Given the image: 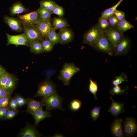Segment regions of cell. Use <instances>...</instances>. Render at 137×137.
Instances as JSON below:
<instances>
[{
	"label": "cell",
	"mask_w": 137,
	"mask_h": 137,
	"mask_svg": "<svg viewBox=\"0 0 137 137\" xmlns=\"http://www.w3.org/2000/svg\"><path fill=\"white\" fill-rule=\"evenodd\" d=\"M122 119L117 118L112 124L110 130L112 134L114 136L116 137H122L124 136L122 129Z\"/></svg>",
	"instance_id": "9a60e30c"
},
{
	"label": "cell",
	"mask_w": 137,
	"mask_h": 137,
	"mask_svg": "<svg viewBox=\"0 0 137 137\" xmlns=\"http://www.w3.org/2000/svg\"><path fill=\"white\" fill-rule=\"evenodd\" d=\"M59 37V43L64 45L72 42L74 37V34L71 28L67 27L60 29L58 33Z\"/></svg>",
	"instance_id": "30bf717a"
},
{
	"label": "cell",
	"mask_w": 137,
	"mask_h": 137,
	"mask_svg": "<svg viewBox=\"0 0 137 137\" xmlns=\"http://www.w3.org/2000/svg\"><path fill=\"white\" fill-rule=\"evenodd\" d=\"M81 102L80 100L74 99L71 102L70 105V109L73 111H76L79 110L81 108Z\"/></svg>",
	"instance_id": "836d02e7"
},
{
	"label": "cell",
	"mask_w": 137,
	"mask_h": 137,
	"mask_svg": "<svg viewBox=\"0 0 137 137\" xmlns=\"http://www.w3.org/2000/svg\"><path fill=\"white\" fill-rule=\"evenodd\" d=\"M17 82V79L13 75L9 74V76L5 85V89L11 94L15 89Z\"/></svg>",
	"instance_id": "44dd1931"
},
{
	"label": "cell",
	"mask_w": 137,
	"mask_h": 137,
	"mask_svg": "<svg viewBox=\"0 0 137 137\" xmlns=\"http://www.w3.org/2000/svg\"><path fill=\"white\" fill-rule=\"evenodd\" d=\"M53 137H64L63 135L61 133L56 134Z\"/></svg>",
	"instance_id": "7dc6e473"
},
{
	"label": "cell",
	"mask_w": 137,
	"mask_h": 137,
	"mask_svg": "<svg viewBox=\"0 0 137 137\" xmlns=\"http://www.w3.org/2000/svg\"><path fill=\"white\" fill-rule=\"evenodd\" d=\"M105 32L108 38L115 47L124 36L123 33L122 32L116 25L111 27Z\"/></svg>",
	"instance_id": "9c48e42d"
},
{
	"label": "cell",
	"mask_w": 137,
	"mask_h": 137,
	"mask_svg": "<svg viewBox=\"0 0 137 137\" xmlns=\"http://www.w3.org/2000/svg\"><path fill=\"white\" fill-rule=\"evenodd\" d=\"M131 46V41L130 39L124 36L115 47V56L126 55L130 51Z\"/></svg>",
	"instance_id": "ba28073f"
},
{
	"label": "cell",
	"mask_w": 137,
	"mask_h": 137,
	"mask_svg": "<svg viewBox=\"0 0 137 137\" xmlns=\"http://www.w3.org/2000/svg\"><path fill=\"white\" fill-rule=\"evenodd\" d=\"M90 82L89 90L93 95L95 99H96L97 98L96 93L98 88L97 83L95 81H93L91 79H90Z\"/></svg>",
	"instance_id": "d6a6232c"
},
{
	"label": "cell",
	"mask_w": 137,
	"mask_h": 137,
	"mask_svg": "<svg viewBox=\"0 0 137 137\" xmlns=\"http://www.w3.org/2000/svg\"><path fill=\"white\" fill-rule=\"evenodd\" d=\"M80 70V68L73 63H66L60 71L58 79L62 81L64 85H69L72 77Z\"/></svg>",
	"instance_id": "7a4b0ae2"
},
{
	"label": "cell",
	"mask_w": 137,
	"mask_h": 137,
	"mask_svg": "<svg viewBox=\"0 0 137 137\" xmlns=\"http://www.w3.org/2000/svg\"><path fill=\"white\" fill-rule=\"evenodd\" d=\"M3 21L14 31L20 32L23 30L22 23L18 18L5 15L4 17Z\"/></svg>",
	"instance_id": "8fae6325"
},
{
	"label": "cell",
	"mask_w": 137,
	"mask_h": 137,
	"mask_svg": "<svg viewBox=\"0 0 137 137\" xmlns=\"http://www.w3.org/2000/svg\"><path fill=\"white\" fill-rule=\"evenodd\" d=\"M96 25L104 32L108 30L111 27L108 20L101 17L99 18Z\"/></svg>",
	"instance_id": "83f0119b"
},
{
	"label": "cell",
	"mask_w": 137,
	"mask_h": 137,
	"mask_svg": "<svg viewBox=\"0 0 137 137\" xmlns=\"http://www.w3.org/2000/svg\"><path fill=\"white\" fill-rule=\"evenodd\" d=\"M10 97H4L0 99V107H6L8 106L9 103Z\"/></svg>",
	"instance_id": "7bdbcfd3"
},
{
	"label": "cell",
	"mask_w": 137,
	"mask_h": 137,
	"mask_svg": "<svg viewBox=\"0 0 137 137\" xmlns=\"http://www.w3.org/2000/svg\"><path fill=\"white\" fill-rule=\"evenodd\" d=\"M18 18L23 25L28 26L36 25L41 20L37 10L23 15H18Z\"/></svg>",
	"instance_id": "52a82bcc"
},
{
	"label": "cell",
	"mask_w": 137,
	"mask_h": 137,
	"mask_svg": "<svg viewBox=\"0 0 137 137\" xmlns=\"http://www.w3.org/2000/svg\"><path fill=\"white\" fill-rule=\"evenodd\" d=\"M30 52L36 54H39L43 52L40 41H37L31 44L29 46Z\"/></svg>",
	"instance_id": "cb8c5ba5"
},
{
	"label": "cell",
	"mask_w": 137,
	"mask_h": 137,
	"mask_svg": "<svg viewBox=\"0 0 137 137\" xmlns=\"http://www.w3.org/2000/svg\"><path fill=\"white\" fill-rule=\"evenodd\" d=\"M116 26L123 33L130 29L134 28V26L125 19L119 21Z\"/></svg>",
	"instance_id": "d4e9b609"
},
{
	"label": "cell",
	"mask_w": 137,
	"mask_h": 137,
	"mask_svg": "<svg viewBox=\"0 0 137 137\" xmlns=\"http://www.w3.org/2000/svg\"><path fill=\"white\" fill-rule=\"evenodd\" d=\"M52 25L55 30L60 29L70 26L68 23L64 19L54 17L52 20Z\"/></svg>",
	"instance_id": "7402d4cb"
},
{
	"label": "cell",
	"mask_w": 137,
	"mask_h": 137,
	"mask_svg": "<svg viewBox=\"0 0 137 137\" xmlns=\"http://www.w3.org/2000/svg\"><path fill=\"white\" fill-rule=\"evenodd\" d=\"M34 118L35 126H37L39 123L44 119L51 117L50 112L46 111H45L42 108L39 109L31 113Z\"/></svg>",
	"instance_id": "e0dca14e"
},
{
	"label": "cell",
	"mask_w": 137,
	"mask_h": 137,
	"mask_svg": "<svg viewBox=\"0 0 137 137\" xmlns=\"http://www.w3.org/2000/svg\"><path fill=\"white\" fill-rule=\"evenodd\" d=\"M7 72L6 70L3 67L0 65V77Z\"/></svg>",
	"instance_id": "bcb514c9"
},
{
	"label": "cell",
	"mask_w": 137,
	"mask_h": 137,
	"mask_svg": "<svg viewBox=\"0 0 137 137\" xmlns=\"http://www.w3.org/2000/svg\"><path fill=\"white\" fill-rule=\"evenodd\" d=\"M52 13L58 15L60 18L62 17L64 15V10L63 7L57 5L52 10Z\"/></svg>",
	"instance_id": "d590c367"
},
{
	"label": "cell",
	"mask_w": 137,
	"mask_h": 137,
	"mask_svg": "<svg viewBox=\"0 0 137 137\" xmlns=\"http://www.w3.org/2000/svg\"><path fill=\"white\" fill-rule=\"evenodd\" d=\"M41 100L43 102L47 111L56 109L64 111L62 105L63 98L58 94L56 90L50 95L42 98Z\"/></svg>",
	"instance_id": "3957f363"
},
{
	"label": "cell",
	"mask_w": 137,
	"mask_h": 137,
	"mask_svg": "<svg viewBox=\"0 0 137 137\" xmlns=\"http://www.w3.org/2000/svg\"><path fill=\"white\" fill-rule=\"evenodd\" d=\"M28 11V9L26 8L20 2L14 3L9 8V12L11 15L19 14L26 12Z\"/></svg>",
	"instance_id": "ffe728a7"
},
{
	"label": "cell",
	"mask_w": 137,
	"mask_h": 137,
	"mask_svg": "<svg viewBox=\"0 0 137 137\" xmlns=\"http://www.w3.org/2000/svg\"><path fill=\"white\" fill-rule=\"evenodd\" d=\"M40 7L52 11L54 8L58 5L52 0H43L40 2Z\"/></svg>",
	"instance_id": "4316f807"
},
{
	"label": "cell",
	"mask_w": 137,
	"mask_h": 137,
	"mask_svg": "<svg viewBox=\"0 0 137 137\" xmlns=\"http://www.w3.org/2000/svg\"><path fill=\"white\" fill-rule=\"evenodd\" d=\"M18 112V111H15L10 108L8 111L4 119H11L15 116Z\"/></svg>",
	"instance_id": "f35d334b"
},
{
	"label": "cell",
	"mask_w": 137,
	"mask_h": 137,
	"mask_svg": "<svg viewBox=\"0 0 137 137\" xmlns=\"http://www.w3.org/2000/svg\"><path fill=\"white\" fill-rule=\"evenodd\" d=\"M124 0H120L115 5L112 7L104 10L101 13V17L108 19L110 16L114 14L117 7Z\"/></svg>",
	"instance_id": "603a6c76"
},
{
	"label": "cell",
	"mask_w": 137,
	"mask_h": 137,
	"mask_svg": "<svg viewBox=\"0 0 137 137\" xmlns=\"http://www.w3.org/2000/svg\"><path fill=\"white\" fill-rule=\"evenodd\" d=\"M18 103L15 97L12 98L10 101L9 104V107L10 109L13 110L18 111L17 110Z\"/></svg>",
	"instance_id": "60d3db41"
},
{
	"label": "cell",
	"mask_w": 137,
	"mask_h": 137,
	"mask_svg": "<svg viewBox=\"0 0 137 137\" xmlns=\"http://www.w3.org/2000/svg\"><path fill=\"white\" fill-rule=\"evenodd\" d=\"M41 135L33 126L28 125L22 130L20 134L21 137H37Z\"/></svg>",
	"instance_id": "ac0fdd59"
},
{
	"label": "cell",
	"mask_w": 137,
	"mask_h": 137,
	"mask_svg": "<svg viewBox=\"0 0 137 137\" xmlns=\"http://www.w3.org/2000/svg\"><path fill=\"white\" fill-rule=\"evenodd\" d=\"M37 10L41 20L51 21L52 13L51 11L40 7Z\"/></svg>",
	"instance_id": "484cf974"
},
{
	"label": "cell",
	"mask_w": 137,
	"mask_h": 137,
	"mask_svg": "<svg viewBox=\"0 0 137 137\" xmlns=\"http://www.w3.org/2000/svg\"><path fill=\"white\" fill-rule=\"evenodd\" d=\"M128 88V87H127L125 89L122 90L121 87L118 85L114 86L111 89L109 93L113 96L115 95H120L121 94L126 93V91Z\"/></svg>",
	"instance_id": "1f68e13d"
},
{
	"label": "cell",
	"mask_w": 137,
	"mask_h": 137,
	"mask_svg": "<svg viewBox=\"0 0 137 137\" xmlns=\"http://www.w3.org/2000/svg\"><path fill=\"white\" fill-rule=\"evenodd\" d=\"M104 33V32L96 24L84 33L83 36L82 43L91 46L99 40Z\"/></svg>",
	"instance_id": "277c9868"
},
{
	"label": "cell",
	"mask_w": 137,
	"mask_h": 137,
	"mask_svg": "<svg viewBox=\"0 0 137 137\" xmlns=\"http://www.w3.org/2000/svg\"><path fill=\"white\" fill-rule=\"evenodd\" d=\"M56 84L49 79L47 78L42 81L38 85L37 92L35 96L47 97L56 90Z\"/></svg>",
	"instance_id": "8992f818"
},
{
	"label": "cell",
	"mask_w": 137,
	"mask_h": 137,
	"mask_svg": "<svg viewBox=\"0 0 137 137\" xmlns=\"http://www.w3.org/2000/svg\"><path fill=\"white\" fill-rule=\"evenodd\" d=\"M24 34L29 46L33 42L41 41L44 38L35 25L28 26L23 25Z\"/></svg>",
	"instance_id": "5b68a950"
},
{
	"label": "cell",
	"mask_w": 137,
	"mask_h": 137,
	"mask_svg": "<svg viewBox=\"0 0 137 137\" xmlns=\"http://www.w3.org/2000/svg\"><path fill=\"white\" fill-rule=\"evenodd\" d=\"M11 94L8 93L5 89L0 87V97H11Z\"/></svg>",
	"instance_id": "f6af8a7d"
},
{
	"label": "cell",
	"mask_w": 137,
	"mask_h": 137,
	"mask_svg": "<svg viewBox=\"0 0 137 137\" xmlns=\"http://www.w3.org/2000/svg\"><path fill=\"white\" fill-rule=\"evenodd\" d=\"M137 130V125L133 118H126L124 125V131L126 136L130 137L134 135Z\"/></svg>",
	"instance_id": "4fadbf2b"
},
{
	"label": "cell",
	"mask_w": 137,
	"mask_h": 137,
	"mask_svg": "<svg viewBox=\"0 0 137 137\" xmlns=\"http://www.w3.org/2000/svg\"><path fill=\"white\" fill-rule=\"evenodd\" d=\"M1 98V97H0V99Z\"/></svg>",
	"instance_id": "c3c4849f"
},
{
	"label": "cell",
	"mask_w": 137,
	"mask_h": 137,
	"mask_svg": "<svg viewBox=\"0 0 137 137\" xmlns=\"http://www.w3.org/2000/svg\"><path fill=\"white\" fill-rule=\"evenodd\" d=\"M107 20L111 27L116 26L119 21L114 14L109 17Z\"/></svg>",
	"instance_id": "ab89813d"
},
{
	"label": "cell",
	"mask_w": 137,
	"mask_h": 137,
	"mask_svg": "<svg viewBox=\"0 0 137 137\" xmlns=\"http://www.w3.org/2000/svg\"><path fill=\"white\" fill-rule=\"evenodd\" d=\"M15 98L18 103V107H21L27 104V99L23 97L17 95L15 97Z\"/></svg>",
	"instance_id": "74e56055"
},
{
	"label": "cell",
	"mask_w": 137,
	"mask_h": 137,
	"mask_svg": "<svg viewBox=\"0 0 137 137\" xmlns=\"http://www.w3.org/2000/svg\"><path fill=\"white\" fill-rule=\"evenodd\" d=\"M115 79L112 81V84L114 86L118 85L124 81H127L128 77L126 75L122 72L118 76L115 77Z\"/></svg>",
	"instance_id": "4dcf8cb0"
},
{
	"label": "cell",
	"mask_w": 137,
	"mask_h": 137,
	"mask_svg": "<svg viewBox=\"0 0 137 137\" xmlns=\"http://www.w3.org/2000/svg\"><path fill=\"white\" fill-rule=\"evenodd\" d=\"M9 74L7 72L0 77V87L5 89L6 83L7 81Z\"/></svg>",
	"instance_id": "8d00e7d4"
},
{
	"label": "cell",
	"mask_w": 137,
	"mask_h": 137,
	"mask_svg": "<svg viewBox=\"0 0 137 137\" xmlns=\"http://www.w3.org/2000/svg\"><path fill=\"white\" fill-rule=\"evenodd\" d=\"M119 21L125 19L124 12L116 9L114 14Z\"/></svg>",
	"instance_id": "b9f144b4"
},
{
	"label": "cell",
	"mask_w": 137,
	"mask_h": 137,
	"mask_svg": "<svg viewBox=\"0 0 137 137\" xmlns=\"http://www.w3.org/2000/svg\"><path fill=\"white\" fill-rule=\"evenodd\" d=\"M7 45L13 44L16 46L23 45L29 46L23 33L18 35H12L6 33Z\"/></svg>",
	"instance_id": "7c38bea8"
},
{
	"label": "cell",
	"mask_w": 137,
	"mask_h": 137,
	"mask_svg": "<svg viewBox=\"0 0 137 137\" xmlns=\"http://www.w3.org/2000/svg\"><path fill=\"white\" fill-rule=\"evenodd\" d=\"M110 98L112 100V102L109 108L108 112L115 116L125 112V111L124 108V103H121L115 101L111 97H110Z\"/></svg>",
	"instance_id": "2e32d148"
},
{
	"label": "cell",
	"mask_w": 137,
	"mask_h": 137,
	"mask_svg": "<svg viewBox=\"0 0 137 137\" xmlns=\"http://www.w3.org/2000/svg\"><path fill=\"white\" fill-rule=\"evenodd\" d=\"M10 108L8 106L6 107H0V118H4Z\"/></svg>",
	"instance_id": "ee69618b"
},
{
	"label": "cell",
	"mask_w": 137,
	"mask_h": 137,
	"mask_svg": "<svg viewBox=\"0 0 137 137\" xmlns=\"http://www.w3.org/2000/svg\"><path fill=\"white\" fill-rule=\"evenodd\" d=\"M47 38L54 45H56L59 43V37L58 33L52 27L48 33Z\"/></svg>",
	"instance_id": "f1b7e54d"
},
{
	"label": "cell",
	"mask_w": 137,
	"mask_h": 137,
	"mask_svg": "<svg viewBox=\"0 0 137 137\" xmlns=\"http://www.w3.org/2000/svg\"><path fill=\"white\" fill-rule=\"evenodd\" d=\"M41 41L43 52H49L52 51L54 45L48 39H44Z\"/></svg>",
	"instance_id": "f546056e"
},
{
	"label": "cell",
	"mask_w": 137,
	"mask_h": 137,
	"mask_svg": "<svg viewBox=\"0 0 137 137\" xmlns=\"http://www.w3.org/2000/svg\"><path fill=\"white\" fill-rule=\"evenodd\" d=\"M100 109V107L96 106L93 108L91 110L90 112L91 117L94 121H96L98 118Z\"/></svg>",
	"instance_id": "e575fe53"
},
{
	"label": "cell",
	"mask_w": 137,
	"mask_h": 137,
	"mask_svg": "<svg viewBox=\"0 0 137 137\" xmlns=\"http://www.w3.org/2000/svg\"><path fill=\"white\" fill-rule=\"evenodd\" d=\"M27 111L31 114L36 110L42 108L44 106V104L42 100L37 101L34 99H27Z\"/></svg>",
	"instance_id": "d6986e66"
},
{
	"label": "cell",
	"mask_w": 137,
	"mask_h": 137,
	"mask_svg": "<svg viewBox=\"0 0 137 137\" xmlns=\"http://www.w3.org/2000/svg\"><path fill=\"white\" fill-rule=\"evenodd\" d=\"M44 39L47 38L52 27L51 21L41 20L35 25Z\"/></svg>",
	"instance_id": "5bb4252c"
},
{
	"label": "cell",
	"mask_w": 137,
	"mask_h": 137,
	"mask_svg": "<svg viewBox=\"0 0 137 137\" xmlns=\"http://www.w3.org/2000/svg\"><path fill=\"white\" fill-rule=\"evenodd\" d=\"M91 46L96 50L110 56H115V47L107 37L105 32L103 36Z\"/></svg>",
	"instance_id": "6da1fadb"
}]
</instances>
